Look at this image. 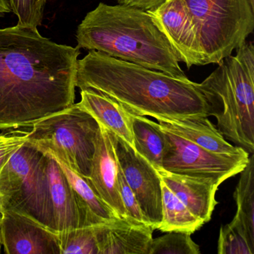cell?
Returning a JSON list of instances; mask_svg holds the SVG:
<instances>
[{"mask_svg": "<svg viewBox=\"0 0 254 254\" xmlns=\"http://www.w3.org/2000/svg\"><path fill=\"white\" fill-rule=\"evenodd\" d=\"M79 55L38 31L0 29V130L32 127L73 105Z\"/></svg>", "mask_w": 254, "mask_h": 254, "instance_id": "cell-1", "label": "cell"}, {"mask_svg": "<svg viewBox=\"0 0 254 254\" xmlns=\"http://www.w3.org/2000/svg\"><path fill=\"white\" fill-rule=\"evenodd\" d=\"M75 86L100 92L127 111L158 122L209 117L197 83L114 59L95 50L78 60Z\"/></svg>", "mask_w": 254, "mask_h": 254, "instance_id": "cell-2", "label": "cell"}, {"mask_svg": "<svg viewBox=\"0 0 254 254\" xmlns=\"http://www.w3.org/2000/svg\"><path fill=\"white\" fill-rule=\"evenodd\" d=\"M77 48L95 50L176 78H187L164 34L147 11L99 4L76 31Z\"/></svg>", "mask_w": 254, "mask_h": 254, "instance_id": "cell-3", "label": "cell"}, {"mask_svg": "<svg viewBox=\"0 0 254 254\" xmlns=\"http://www.w3.org/2000/svg\"><path fill=\"white\" fill-rule=\"evenodd\" d=\"M200 84L217 128L224 137L248 154L254 151V47L244 43Z\"/></svg>", "mask_w": 254, "mask_h": 254, "instance_id": "cell-4", "label": "cell"}, {"mask_svg": "<svg viewBox=\"0 0 254 254\" xmlns=\"http://www.w3.org/2000/svg\"><path fill=\"white\" fill-rule=\"evenodd\" d=\"M99 129L97 121L74 103L35 123L28 131L26 143L44 154L59 157L87 178Z\"/></svg>", "mask_w": 254, "mask_h": 254, "instance_id": "cell-5", "label": "cell"}, {"mask_svg": "<svg viewBox=\"0 0 254 254\" xmlns=\"http://www.w3.org/2000/svg\"><path fill=\"white\" fill-rule=\"evenodd\" d=\"M205 65L217 64L246 42L254 28L249 0H183Z\"/></svg>", "mask_w": 254, "mask_h": 254, "instance_id": "cell-6", "label": "cell"}, {"mask_svg": "<svg viewBox=\"0 0 254 254\" xmlns=\"http://www.w3.org/2000/svg\"><path fill=\"white\" fill-rule=\"evenodd\" d=\"M0 202L2 209L20 212L55 230L45 154L26 142L11 156L0 174Z\"/></svg>", "mask_w": 254, "mask_h": 254, "instance_id": "cell-7", "label": "cell"}, {"mask_svg": "<svg viewBox=\"0 0 254 254\" xmlns=\"http://www.w3.org/2000/svg\"><path fill=\"white\" fill-rule=\"evenodd\" d=\"M160 128L166 139L163 169L168 172L212 178L222 184L228 178L241 173L249 162L250 154L246 151L240 154L212 152L161 127Z\"/></svg>", "mask_w": 254, "mask_h": 254, "instance_id": "cell-8", "label": "cell"}, {"mask_svg": "<svg viewBox=\"0 0 254 254\" xmlns=\"http://www.w3.org/2000/svg\"><path fill=\"white\" fill-rule=\"evenodd\" d=\"M107 131L125 179L136 196L145 222L153 230H157L163 220L162 180L158 172L124 139Z\"/></svg>", "mask_w": 254, "mask_h": 254, "instance_id": "cell-9", "label": "cell"}, {"mask_svg": "<svg viewBox=\"0 0 254 254\" xmlns=\"http://www.w3.org/2000/svg\"><path fill=\"white\" fill-rule=\"evenodd\" d=\"M0 239L7 254H61L58 233L20 212L2 209Z\"/></svg>", "mask_w": 254, "mask_h": 254, "instance_id": "cell-10", "label": "cell"}, {"mask_svg": "<svg viewBox=\"0 0 254 254\" xmlns=\"http://www.w3.org/2000/svg\"><path fill=\"white\" fill-rule=\"evenodd\" d=\"M147 11L167 38L180 62L189 69L193 65H205L195 29L183 0H166Z\"/></svg>", "mask_w": 254, "mask_h": 254, "instance_id": "cell-11", "label": "cell"}, {"mask_svg": "<svg viewBox=\"0 0 254 254\" xmlns=\"http://www.w3.org/2000/svg\"><path fill=\"white\" fill-rule=\"evenodd\" d=\"M118 172V160L108 131L104 126L99 125L95 139V151L90 175L87 179L117 218L129 221L119 190Z\"/></svg>", "mask_w": 254, "mask_h": 254, "instance_id": "cell-12", "label": "cell"}, {"mask_svg": "<svg viewBox=\"0 0 254 254\" xmlns=\"http://www.w3.org/2000/svg\"><path fill=\"white\" fill-rule=\"evenodd\" d=\"M99 254H149L150 226L117 219L94 226Z\"/></svg>", "mask_w": 254, "mask_h": 254, "instance_id": "cell-13", "label": "cell"}, {"mask_svg": "<svg viewBox=\"0 0 254 254\" xmlns=\"http://www.w3.org/2000/svg\"><path fill=\"white\" fill-rule=\"evenodd\" d=\"M163 182L196 216L207 223L218 202L215 193L221 185L212 178L178 175L164 169L157 170Z\"/></svg>", "mask_w": 254, "mask_h": 254, "instance_id": "cell-14", "label": "cell"}, {"mask_svg": "<svg viewBox=\"0 0 254 254\" xmlns=\"http://www.w3.org/2000/svg\"><path fill=\"white\" fill-rule=\"evenodd\" d=\"M46 172L50 186L55 230L59 233L69 229L84 227L82 215L72 187L57 162L48 155H46Z\"/></svg>", "mask_w": 254, "mask_h": 254, "instance_id": "cell-15", "label": "cell"}, {"mask_svg": "<svg viewBox=\"0 0 254 254\" xmlns=\"http://www.w3.org/2000/svg\"><path fill=\"white\" fill-rule=\"evenodd\" d=\"M78 105L101 126L124 139L134 148L130 113L121 104L109 96L91 90H81Z\"/></svg>", "mask_w": 254, "mask_h": 254, "instance_id": "cell-16", "label": "cell"}, {"mask_svg": "<svg viewBox=\"0 0 254 254\" xmlns=\"http://www.w3.org/2000/svg\"><path fill=\"white\" fill-rule=\"evenodd\" d=\"M160 127L212 152L240 154L243 148L229 143L208 117L159 122ZM247 152V151H246Z\"/></svg>", "mask_w": 254, "mask_h": 254, "instance_id": "cell-17", "label": "cell"}, {"mask_svg": "<svg viewBox=\"0 0 254 254\" xmlns=\"http://www.w3.org/2000/svg\"><path fill=\"white\" fill-rule=\"evenodd\" d=\"M48 156L57 162L72 187L82 215L84 227L99 225L120 219L101 199L87 178L71 169L59 157Z\"/></svg>", "mask_w": 254, "mask_h": 254, "instance_id": "cell-18", "label": "cell"}, {"mask_svg": "<svg viewBox=\"0 0 254 254\" xmlns=\"http://www.w3.org/2000/svg\"><path fill=\"white\" fill-rule=\"evenodd\" d=\"M129 113L134 142L133 148L157 170L163 169L166 139L160 125L142 116Z\"/></svg>", "mask_w": 254, "mask_h": 254, "instance_id": "cell-19", "label": "cell"}, {"mask_svg": "<svg viewBox=\"0 0 254 254\" xmlns=\"http://www.w3.org/2000/svg\"><path fill=\"white\" fill-rule=\"evenodd\" d=\"M163 220L157 230L165 233L182 232L192 234L198 230L204 222L194 215L185 204L161 182Z\"/></svg>", "mask_w": 254, "mask_h": 254, "instance_id": "cell-20", "label": "cell"}, {"mask_svg": "<svg viewBox=\"0 0 254 254\" xmlns=\"http://www.w3.org/2000/svg\"><path fill=\"white\" fill-rule=\"evenodd\" d=\"M254 157L250 155L246 167L241 172L240 179L235 190L234 197L237 211L234 216L242 226L254 248Z\"/></svg>", "mask_w": 254, "mask_h": 254, "instance_id": "cell-21", "label": "cell"}, {"mask_svg": "<svg viewBox=\"0 0 254 254\" xmlns=\"http://www.w3.org/2000/svg\"><path fill=\"white\" fill-rule=\"evenodd\" d=\"M61 254H99L94 226L58 233Z\"/></svg>", "mask_w": 254, "mask_h": 254, "instance_id": "cell-22", "label": "cell"}, {"mask_svg": "<svg viewBox=\"0 0 254 254\" xmlns=\"http://www.w3.org/2000/svg\"><path fill=\"white\" fill-rule=\"evenodd\" d=\"M218 254H254V248L250 243L246 233L234 218L227 225L221 226L220 229Z\"/></svg>", "mask_w": 254, "mask_h": 254, "instance_id": "cell-23", "label": "cell"}, {"mask_svg": "<svg viewBox=\"0 0 254 254\" xmlns=\"http://www.w3.org/2000/svg\"><path fill=\"white\" fill-rule=\"evenodd\" d=\"M191 234L169 232L151 241L149 254H199L200 248L193 242Z\"/></svg>", "mask_w": 254, "mask_h": 254, "instance_id": "cell-24", "label": "cell"}, {"mask_svg": "<svg viewBox=\"0 0 254 254\" xmlns=\"http://www.w3.org/2000/svg\"><path fill=\"white\" fill-rule=\"evenodd\" d=\"M47 0H8L10 8L18 18L17 26L38 31L42 23Z\"/></svg>", "mask_w": 254, "mask_h": 254, "instance_id": "cell-25", "label": "cell"}, {"mask_svg": "<svg viewBox=\"0 0 254 254\" xmlns=\"http://www.w3.org/2000/svg\"><path fill=\"white\" fill-rule=\"evenodd\" d=\"M119 190L120 196L123 200V204L127 212L128 221L134 224H145L148 225L144 219L143 215L141 212L139 203L136 200L134 193L132 191L130 187L127 184V181L125 179L123 171L119 165L118 172Z\"/></svg>", "mask_w": 254, "mask_h": 254, "instance_id": "cell-26", "label": "cell"}, {"mask_svg": "<svg viewBox=\"0 0 254 254\" xmlns=\"http://www.w3.org/2000/svg\"><path fill=\"white\" fill-rule=\"evenodd\" d=\"M27 133L17 129L0 133V174L11 156L26 143Z\"/></svg>", "mask_w": 254, "mask_h": 254, "instance_id": "cell-27", "label": "cell"}, {"mask_svg": "<svg viewBox=\"0 0 254 254\" xmlns=\"http://www.w3.org/2000/svg\"><path fill=\"white\" fill-rule=\"evenodd\" d=\"M165 1L166 0H118V3L148 11L157 8Z\"/></svg>", "mask_w": 254, "mask_h": 254, "instance_id": "cell-28", "label": "cell"}, {"mask_svg": "<svg viewBox=\"0 0 254 254\" xmlns=\"http://www.w3.org/2000/svg\"><path fill=\"white\" fill-rule=\"evenodd\" d=\"M11 11L8 0H0V17Z\"/></svg>", "mask_w": 254, "mask_h": 254, "instance_id": "cell-29", "label": "cell"}, {"mask_svg": "<svg viewBox=\"0 0 254 254\" xmlns=\"http://www.w3.org/2000/svg\"><path fill=\"white\" fill-rule=\"evenodd\" d=\"M2 216H3V212H2V205H1V202H0V223L2 221Z\"/></svg>", "mask_w": 254, "mask_h": 254, "instance_id": "cell-30", "label": "cell"}, {"mask_svg": "<svg viewBox=\"0 0 254 254\" xmlns=\"http://www.w3.org/2000/svg\"><path fill=\"white\" fill-rule=\"evenodd\" d=\"M250 4H251V7L254 8V0H249Z\"/></svg>", "mask_w": 254, "mask_h": 254, "instance_id": "cell-31", "label": "cell"}, {"mask_svg": "<svg viewBox=\"0 0 254 254\" xmlns=\"http://www.w3.org/2000/svg\"><path fill=\"white\" fill-rule=\"evenodd\" d=\"M1 246H2V245H1V239H0V252H1Z\"/></svg>", "mask_w": 254, "mask_h": 254, "instance_id": "cell-32", "label": "cell"}]
</instances>
